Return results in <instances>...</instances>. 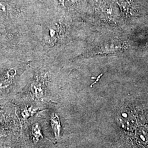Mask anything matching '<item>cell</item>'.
Masks as SVG:
<instances>
[{
    "label": "cell",
    "instance_id": "2",
    "mask_svg": "<svg viewBox=\"0 0 148 148\" xmlns=\"http://www.w3.org/2000/svg\"><path fill=\"white\" fill-rule=\"evenodd\" d=\"M50 123L54 136L57 138H59L60 136L62 126L59 117L57 114L53 113L50 119Z\"/></svg>",
    "mask_w": 148,
    "mask_h": 148
},
{
    "label": "cell",
    "instance_id": "3",
    "mask_svg": "<svg viewBox=\"0 0 148 148\" xmlns=\"http://www.w3.org/2000/svg\"><path fill=\"white\" fill-rule=\"evenodd\" d=\"M32 140L34 143H37L43 139V135L39 124L36 123L32 125L31 130Z\"/></svg>",
    "mask_w": 148,
    "mask_h": 148
},
{
    "label": "cell",
    "instance_id": "4",
    "mask_svg": "<svg viewBox=\"0 0 148 148\" xmlns=\"http://www.w3.org/2000/svg\"><path fill=\"white\" fill-rule=\"evenodd\" d=\"M31 88L33 93L37 97H40L42 95V89L41 86L37 85V84H32Z\"/></svg>",
    "mask_w": 148,
    "mask_h": 148
},
{
    "label": "cell",
    "instance_id": "5",
    "mask_svg": "<svg viewBox=\"0 0 148 148\" xmlns=\"http://www.w3.org/2000/svg\"><path fill=\"white\" fill-rule=\"evenodd\" d=\"M59 1L60 3L62 5H64V1H65V0H59Z\"/></svg>",
    "mask_w": 148,
    "mask_h": 148
},
{
    "label": "cell",
    "instance_id": "1",
    "mask_svg": "<svg viewBox=\"0 0 148 148\" xmlns=\"http://www.w3.org/2000/svg\"><path fill=\"white\" fill-rule=\"evenodd\" d=\"M60 27L57 25H54L48 29L47 34L45 37L46 41L49 44L54 43L59 39L60 35Z\"/></svg>",
    "mask_w": 148,
    "mask_h": 148
}]
</instances>
